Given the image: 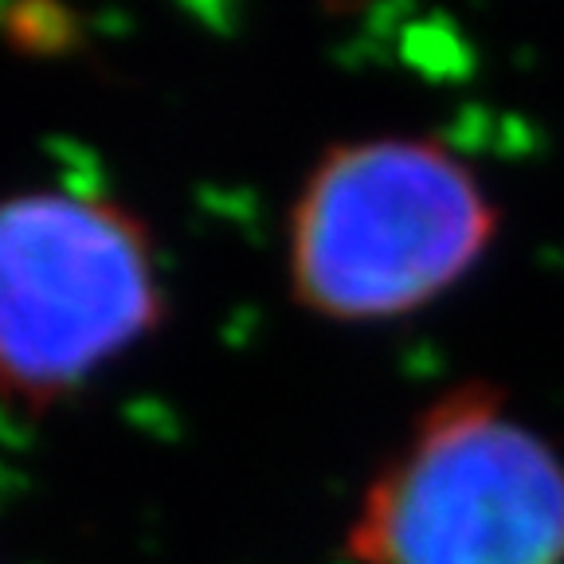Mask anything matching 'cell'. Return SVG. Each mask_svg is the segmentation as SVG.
<instances>
[{
	"mask_svg": "<svg viewBox=\"0 0 564 564\" xmlns=\"http://www.w3.org/2000/svg\"><path fill=\"white\" fill-rule=\"evenodd\" d=\"M158 236L110 193H0V400L28 415L67 404L165 329Z\"/></svg>",
	"mask_w": 564,
	"mask_h": 564,
	"instance_id": "cell-3",
	"label": "cell"
},
{
	"mask_svg": "<svg viewBox=\"0 0 564 564\" xmlns=\"http://www.w3.org/2000/svg\"><path fill=\"white\" fill-rule=\"evenodd\" d=\"M349 564H564V451L498 380L427 400L345 521Z\"/></svg>",
	"mask_w": 564,
	"mask_h": 564,
	"instance_id": "cell-2",
	"label": "cell"
},
{
	"mask_svg": "<svg viewBox=\"0 0 564 564\" xmlns=\"http://www.w3.org/2000/svg\"><path fill=\"white\" fill-rule=\"evenodd\" d=\"M0 44L28 59H63L87 44V24L59 4H9L0 9Z\"/></svg>",
	"mask_w": 564,
	"mask_h": 564,
	"instance_id": "cell-4",
	"label": "cell"
},
{
	"mask_svg": "<svg viewBox=\"0 0 564 564\" xmlns=\"http://www.w3.org/2000/svg\"><path fill=\"white\" fill-rule=\"evenodd\" d=\"M502 208L435 133H352L310 161L282 224L286 294L329 326H392L490 259Z\"/></svg>",
	"mask_w": 564,
	"mask_h": 564,
	"instance_id": "cell-1",
	"label": "cell"
}]
</instances>
